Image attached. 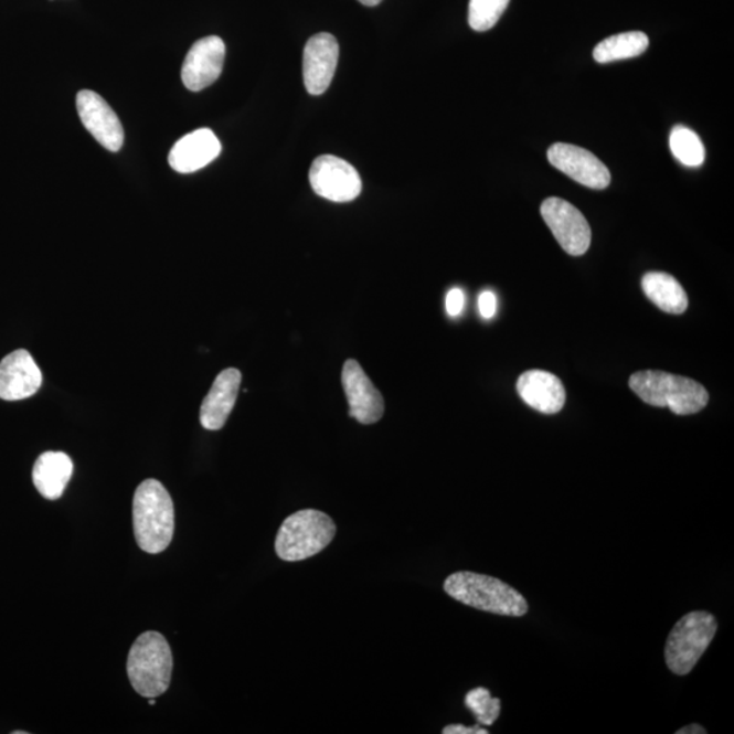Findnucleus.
<instances>
[{
	"label": "nucleus",
	"instance_id": "obj_2",
	"mask_svg": "<svg viewBox=\"0 0 734 734\" xmlns=\"http://www.w3.org/2000/svg\"><path fill=\"white\" fill-rule=\"evenodd\" d=\"M444 589L455 600L485 613L521 618L530 609L520 592L490 575L455 573L446 578Z\"/></svg>",
	"mask_w": 734,
	"mask_h": 734
},
{
	"label": "nucleus",
	"instance_id": "obj_16",
	"mask_svg": "<svg viewBox=\"0 0 734 734\" xmlns=\"http://www.w3.org/2000/svg\"><path fill=\"white\" fill-rule=\"evenodd\" d=\"M517 392L530 407L545 415L557 414L566 403V390L555 374L530 370L517 381Z\"/></svg>",
	"mask_w": 734,
	"mask_h": 734
},
{
	"label": "nucleus",
	"instance_id": "obj_1",
	"mask_svg": "<svg viewBox=\"0 0 734 734\" xmlns=\"http://www.w3.org/2000/svg\"><path fill=\"white\" fill-rule=\"evenodd\" d=\"M134 533L147 554H161L172 543L174 507L161 481L147 479L134 496Z\"/></svg>",
	"mask_w": 734,
	"mask_h": 734
},
{
	"label": "nucleus",
	"instance_id": "obj_10",
	"mask_svg": "<svg viewBox=\"0 0 734 734\" xmlns=\"http://www.w3.org/2000/svg\"><path fill=\"white\" fill-rule=\"evenodd\" d=\"M76 109L87 131L105 149L117 152L125 143V129L119 117L97 93L82 91L76 96Z\"/></svg>",
	"mask_w": 734,
	"mask_h": 734
},
{
	"label": "nucleus",
	"instance_id": "obj_23",
	"mask_svg": "<svg viewBox=\"0 0 734 734\" xmlns=\"http://www.w3.org/2000/svg\"><path fill=\"white\" fill-rule=\"evenodd\" d=\"M466 706L471 710L478 724L491 726L501 714V699L492 698L491 692L478 687L466 695Z\"/></svg>",
	"mask_w": 734,
	"mask_h": 734
},
{
	"label": "nucleus",
	"instance_id": "obj_22",
	"mask_svg": "<svg viewBox=\"0 0 734 734\" xmlns=\"http://www.w3.org/2000/svg\"><path fill=\"white\" fill-rule=\"evenodd\" d=\"M510 0H469L468 22L477 32L490 31L501 19Z\"/></svg>",
	"mask_w": 734,
	"mask_h": 734
},
{
	"label": "nucleus",
	"instance_id": "obj_5",
	"mask_svg": "<svg viewBox=\"0 0 734 734\" xmlns=\"http://www.w3.org/2000/svg\"><path fill=\"white\" fill-rule=\"evenodd\" d=\"M337 534L330 515L305 509L287 517L275 540L276 555L281 561L299 562L328 547Z\"/></svg>",
	"mask_w": 734,
	"mask_h": 734
},
{
	"label": "nucleus",
	"instance_id": "obj_21",
	"mask_svg": "<svg viewBox=\"0 0 734 734\" xmlns=\"http://www.w3.org/2000/svg\"><path fill=\"white\" fill-rule=\"evenodd\" d=\"M669 146H671L674 158L685 167H701L704 157H706L701 138L685 126H678L672 129Z\"/></svg>",
	"mask_w": 734,
	"mask_h": 734
},
{
	"label": "nucleus",
	"instance_id": "obj_9",
	"mask_svg": "<svg viewBox=\"0 0 734 734\" xmlns=\"http://www.w3.org/2000/svg\"><path fill=\"white\" fill-rule=\"evenodd\" d=\"M547 156L552 167L579 184L592 190H606L610 184L608 168L583 147L555 143L550 147Z\"/></svg>",
	"mask_w": 734,
	"mask_h": 734
},
{
	"label": "nucleus",
	"instance_id": "obj_28",
	"mask_svg": "<svg viewBox=\"0 0 734 734\" xmlns=\"http://www.w3.org/2000/svg\"><path fill=\"white\" fill-rule=\"evenodd\" d=\"M360 2L362 4L370 6V8H373V6L380 4L381 2H383V0H360Z\"/></svg>",
	"mask_w": 734,
	"mask_h": 734
},
{
	"label": "nucleus",
	"instance_id": "obj_8",
	"mask_svg": "<svg viewBox=\"0 0 734 734\" xmlns=\"http://www.w3.org/2000/svg\"><path fill=\"white\" fill-rule=\"evenodd\" d=\"M540 211L563 251L572 256L586 254L592 243V231L577 208L563 199L550 198L543 202Z\"/></svg>",
	"mask_w": 734,
	"mask_h": 734
},
{
	"label": "nucleus",
	"instance_id": "obj_15",
	"mask_svg": "<svg viewBox=\"0 0 734 734\" xmlns=\"http://www.w3.org/2000/svg\"><path fill=\"white\" fill-rule=\"evenodd\" d=\"M222 146L209 128L196 129L181 138L169 152V166L179 173H193L221 155Z\"/></svg>",
	"mask_w": 734,
	"mask_h": 734
},
{
	"label": "nucleus",
	"instance_id": "obj_19",
	"mask_svg": "<svg viewBox=\"0 0 734 734\" xmlns=\"http://www.w3.org/2000/svg\"><path fill=\"white\" fill-rule=\"evenodd\" d=\"M646 297L669 315H683L689 308L687 292L672 275L666 273H648L642 278Z\"/></svg>",
	"mask_w": 734,
	"mask_h": 734
},
{
	"label": "nucleus",
	"instance_id": "obj_24",
	"mask_svg": "<svg viewBox=\"0 0 734 734\" xmlns=\"http://www.w3.org/2000/svg\"><path fill=\"white\" fill-rule=\"evenodd\" d=\"M446 312L450 317H457L462 313L464 307H466V296L461 289H451L446 296Z\"/></svg>",
	"mask_w": 734,
	"mask_h": 734
},
{
	"label": "nucleus",
	"instance_id": "obj_7",
	"mask_svg": "<svg viewBox=\"0 0 734 734\" xmlns=\"http://www.w3.org/2000/svg\"><path fill=\"white\" fill-rule=\"evenodd\" d=\"M310 185L317 195L334 203H348L361 195L362 180L357 169L342 158H316L309 172Z\"/></svg>",
	"mask_w": 734,
	"mask_h": 734
},
{
	"label": "nucleus",
	"instance_id": "obj_11",
	"mask_svg": "<svg viewBox=\"0 0 734 734\" xmlns=\"http://www.w3.org/2000/svg\"><path fill=\"white\" fill-rule=\"evenodd\" d=\"M342 383L345 396H348L351 418L362 425H373L383 418L384 397L355 360L344 363Z\"/></svg>",
	"mask_w": 734,
	"mask_h": 734
},
{
	"label": "nucleus",
	"instance_id": "obj_3",
	"mask_svg": "<svg viewBox=\"0 0 734 734\" xmlns=\"http://www.w3.org/2000/svg\"><path fill=\"white\" fill-rule=\"evenodd\" d=\"M628 384L646 404L667 407L677 415L701 413L709 403V393L702 384L659 370H642L632 374Z\"/></svg>",
	"mask_w": 734,
	"mask_h": 734
},
{
	"label": "nucleus",
	"instance_id": "obj_27",
	"mask_svg": "<svg viewBox=\"0 0 734 734\" xmlns=\"http://www.w3.org/2000/svg\"><path fill=\"white\" fill-rule=\"evenodd\" d=\"M706 733L708 731L704 730L703 726L696 724L681 727V730L677 732V734H706Z\"/></svg>",
	"mask_w": 734,
	"mask_h": 734
},
{
	"label": "nucleus",
	"instance_id": "obj_4",
	"mask_svg": "<svg viewBox=\"0 0 734 734\" xmlns=\"http://www.w3.org/2000/svg\"><path fill=\"white\" fill-rule=\"evenodd\" d=\"M173 657L160 632L147 631L134 642L127 660L128 679L143 698H158L169 689Z\"/></svg>",
	"mask_w": 734,
	"mask_h": 734
},
{
	"label": "nucleus",
	"instance_id": "obj_26",
	"mask_svg": "<svg viewBox=\"0 0 734 734\" xmlns=\"http://www.w3.org/2000/svg\"><path fill=\"white\" fill-rule=\"evenodd\" d=\"M444 734H489V731L481 727L479 724L468 727L464 725H449L443 730Z\"/></svg>",
	"mask_w": 734,
	"mask_h": 734
},
{
	"label": "nucleus",
	"instance_id": "obj_12",
	"mask_svg": "<svg viewBox=\"0 0 734 734\" xmlns=\"http://www.w3.org/2000/svg\"><path fill=\"white\" fill-rule=\"evenodd\" d=\"M226 46L222 39L209 36L196 41L188 52L181 78L188 91L201 92L214 84L225 63Z\"/></svg>",
	"mask_w": 734,
	"mask_h": 734
},
{
	"label": "nucleus",
	"instance_id": "obj_20",
	"mask_svg": "<svg viewBox=\"0 0 734 734\" xmlns=\"http://www.w3.org/2000/svg\"><path fill=\"white\" fill-rule=\"evenodd\" d=\"M649 46V38L643 32H626L603 40L593 51L597 63L606 64L642 55Z\"/></svg>",
	"mask_w": 734,
	"mask_h": 734
},
{
	"label": "nucleus",
	"instance_id": "obj_17",
	"mask_svg": "<svg viewBox=\"0 0 734 734\" xmlns=\"http://www.w3.org/2000/svg\"><path fill=\"white\" fill-rule=\"evenodd\" d=\"M241 379L243 375L234 368L223 370L215 379L201 407V423L204 428L216 432L226 425L237 402Z\"/></svg>",
	"mask_w": 734,
	"mask_h": 734
},
{
	"label": "nucleus",
	"instance_id": "obj_6",
	"mask_svg": "<svg viewBox=\"0 0 734 734\" xmlns=\"http://www.w3.org/2000/svg\"><path fill=\"white\" fill-rule=\"evenodd\" d=\"M716 628L714 616L706 610L683 616L669 634L666 646L667 666L671 672L679 677L689 674L712 643Z\"/></svg>",
	"mask_w": 734,
	"mask_h": 734
},
{
	"label": "nucleus",
	"instance_id": "obj_13",
	"mask_svg": "<svg viewBox=\"0 0 734 734\" xmlns=\"http://www.w3.org/2000/svg\"><path fill=\"white\" fill-rule=\"evenodd\" d=\"M339 61L338 40L330 33L310 38L304 51V82L312 96H320L330 87Z\"/></svg>",
	"mask_w": 734,
	"mask_h": 734
},
{
	"label": "nucleus",
	"instance_id": "obj_14",
	"mask_svg": "<svg viewBox=\"0 0 734 734\" xmlns=\"http://www.w3.org/2000/svg\"><path fill=\"white\" fill-rule=\"evenodd\" d=\"M43 374L31 352L17 350L0 362V398L6 402L23 401L39 392Z\"/></svg>",
	"mask_w": 734,
	"mask_h": 734
},
{
	"label": "nucleus",
	"instance_id": "obj_18",
	"mask_svg": "<svg viewBox=\"0 0 734 734\" xmlns=\"http://www.w3.org/2000/svg\"><path fill=\"white\" fill-rule=\"evenodd\" d=\"M73 460L63 451H45L33 467V483L45 499L56 501L72 480Z\"/></svg>",
	"mask_w": 734,
	"mask_h": 734
},
{
	"label": "nucleus",
	"instance_id": "obj_25",
	"mask_svg": "<svg viewBox=\"0 0 734 734\" xmlns=\"http://www.w3.org/2000/svg\"><path fill=\"white\" fill-rule=\"evenodd\" d=\"M479 313L483 319L490 320L497 313V296L490 290L480 294L478 298Z\"/></svg>",
	"mask_w": 734,
	"mask_h": 734
}]
</instances>
